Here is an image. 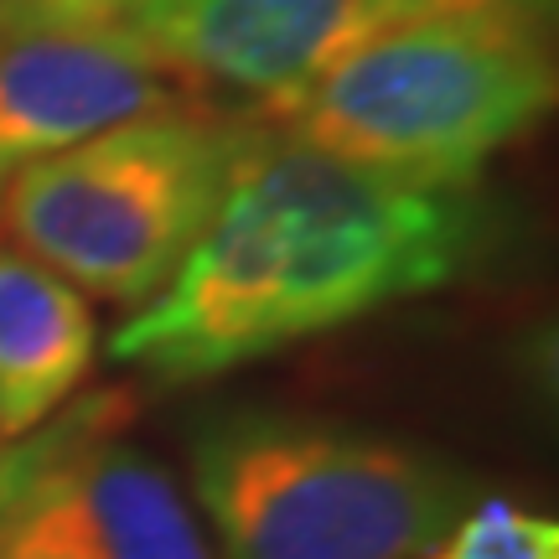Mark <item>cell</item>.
<instances>
[{"label":"cell","mask_w":559,"mask_h":559,"mask_svg":"<svg viewBox=\"0 0 559 559\" xmlns=\"http://www.w3.org/2000/svg\"><path fill=\"white\" fill-rule=\"evenodd\" d=\"M68 498L104 559H218L198 502L130 440L58 445Z\"/></svg>","instance_id":"8"},{"label":"cell","mask_w":559,"mask_h":559,"mask_svg":"<svg viewBox=\"0 0 559 559\" xmlns=\"http://www.w3.org/2000/svg\"><path fill=\"white\" fill-rule=\"evenodd\" d=\"M419 559H559V523L481 492Z\"/></svg>","instance_id":"10"},{"label":"cell","mask_w":559,"mask_h":559,"mask_svg":"<svg viewBox=\"0 0 559 559\" xmlns=\"http://www.w3.org/2000/svg\"><path fill=\"white\" fill-rule=\"evenodd\" d=\"M249 130L213 109L115 124L21 166L0 192V228L79 296L140 311L198 249Z\"/></svg>","instance_id":"4"},{"label":"cell","mask_w":559,"mask_h":559,"mask_svg":"<svg viewBox=\"0 0 559 559\" xmlns=\"http://www.w3.org/2000/svg\"><path fill=\"white\" fill-rule=\"evenodd\" d=\"M477 249V181H404L254 124L198 249L109 337V358L156 383L218 379L445 290Z\"/></svg>","instance_id":"1"},{"label":"cell","mask_w":559,"mask_h":559,"mask_svg":"<svg viewBox=\"0 0 559 559\" xmlns=\"http://www.w3.org/2000/svg\"><path fill=\"white\" fill-rule=\"evenodd\" d=\"M207 109L145 58L124 26L0 41V192L21 166L115 124Z\"/></svg>","instance_id":"6"},{"label":"cell","mask_w":559,"mask_h":559,"mask_svg":"<svg viewBox=\"0 0 559 559\" xmlns=\"http://www.w3.org/2000/svg\"><path fill=\"white\" fill-rule=\"evenodd\" d=\"M373 0H140L124 32L192 99L290 120L347 52L394 26Z\"/></svg>","instance_id":"5"},{"label":"cell","mask_w":559,"mask_h":559,"mask_svg":"<svg viewBox=\"0 0 559 559\" xmlns=\"http://www.w3.org/2000/svg\"><path fill=\"white\" fill-rule=\"evenodd\" d=\"M0 559H104L68 498L58 445L0 477Z\"/></svg>","instance_id":"9"},{"label":"cell","mask_w":559,"mask_h":559,"mask_svg":"<svg viewBox=\"0 0 559 559\" xmlns=\"http://www.w3.org/2000/svg\"><path fill=\"white\" fill-rule=\"evenodd\" d=\"M549 109V32L487 16H409L347 52L280 130L368 171L472 187Z\"/></svg>","instance_id":"3"},{"label":"cell","mask_w":559,"mask_h":559,"mask_svg":"<svg viewBox=\"0 0 559 559\" xmlns=\"http://www.w3.org/2000/svg\"><path fill=\"white\" fill-rule=\"evenodd\" d=\"M140 0H0V41L32 32H104L124 26Z\"/></svg>","instance_id":"11"},{"label":"cell","mask_w":559,"mask_h":559,"mask_svg":"<svg viewBox=\"0 0 559 559\" xmlns=\"http://www.w3.org/2000/svg\"><path fill=\"white\" fill-rule=\"evenodd\" d=\"M389 16H487V21H519L534 32L555 26V5L559 0H373Z\"/></svg>","instance_id":"12"},{"label":"cell","mask_w":559,"mask_h":559,"mask_svg":"<svg viewBox=\"0 0 559 559\" xmlns=\"http://www.w3.org/2000/svg\"><path fill=\"white\" fill-rule=\"evenodd\" d=\"M94 368V311L68 280L0 243V440L58 415Z\"/></svg>","instance_id":"7"},{"label":"cell","mask_w":559,"mask_h":559,"mask_svg":"<svg viewBox=\"0 0 559 559\" xmlns=\"http://www.w3.org/2000/svg\"><path fill=\"white\" fill-rule=\"evenodd\" d=\"M187 461L218 559H419L481 498L440 451L290 409L202 419Z\"/></svg>","instance_id":"2"}]
</instances>
